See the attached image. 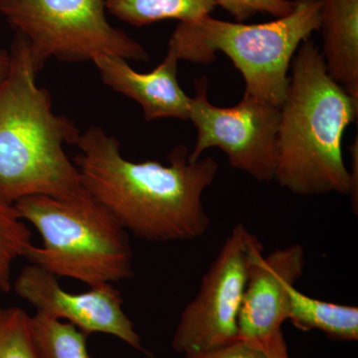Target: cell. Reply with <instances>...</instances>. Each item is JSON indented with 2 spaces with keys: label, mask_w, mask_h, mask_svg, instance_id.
I'll list each match as a JSON object with an SVG mask.
<instances>
[{
  "label": "cell",
  "mask_w": 358,
  "mask_h": 358,
  "mask_svg": "<svg viewBox=\"0 0 358 358\" xmlns=\"http://www.w3.org/2000/svg\"><path fill=\"white\" fill-rule=\"evenodd\" d=\"M73 159L82 185L127 232L150 242L189 241L201 237L211 220L202 196L219 164L213 157L190 162L178 145L167 166L155 160L124 159L120 141L99 127L80 134Z\"/></svg>",
  "instance_id": "cell-1"
},
{
  "label": "cell",
  "mask_w": 358,
  "mask_h": 358,
  "mask_svg": "<svg viewBox=\"0 0 358 358\" xmlns=\"http://www.w3.org/2000/svg\"><path fill=\"white\" fill-rule=\"evenodd\" d=\"M289 70L280 107L275 179L301 196L350 194L343 138L357 121L358 103L327 72L320 47L310 38L299 47Z\"/></svg>",
  "instance_id": "cell-2"
},
{
  "label": "cell",
  "mask_w": 358,
  "mask_h": 358,
  "mask_svg": "<svg viewBox=\"0 0 358 358\" xmlns=\"http://www.w3.org/2000/svg\"><path fill=\"white\" fill-rule=\"evenodd\" d=\"M10 69L0 81V197L9 203L32 195L69 197L84 189L65 145L79 129L55 114L48 90L36 83L29 44L15 33Z\"/></svg>",
  "instance_id": "cell-3"
},
{
  "label": "cell",
  "mask_w": 358,
  "mask_h": 358,
  "mask_svg": "<svg viewBox=\"0 0 358 358\" xmlns=\"http://www.w3.org/2000/svg\"><path fill=\"white\" fill-rule=\"evenodd\" d=\"M14 206L41 236L24 255L32 265L91 288L133 278L128 232L85 188L69 197L32 195Z\"/></svg>",
  "instance_id": "cell-4"
},
{
  "label": "cell",
  "mask_w": 358,
  "mask_h": 358,
  "mask_svg": "<svg viewBox=\"0 0 358 358\" xmlns=\"http://www.w3.org/2000/svg\"><path fill=\"white\" fill-rule=\"evenodd\" d=\"M320 25V0H294L291 13L270 22L246 24L208 15L178 23L169 47L179 60L195 64H209L223 53L241 73L245 96L281 107L294 54Z\"/></svg>",
  "instance_id": "cell-5"
},
{
  "label": "cell",
  "mask_w": 358,
  "mask_h": 358,
  "mask_svg": "<svg viewBox=\"0 0 358 358\" xmlns=\"http://www.w3.org/2000/svg\"><path fill=\"white\" fill-rule=\"evenodd\" d=\"M106 0H0V14L29 44L37 72L51 58L79 63L100 56L150 60L138 42L107 18Z\"/></svg>",
  "instance_id": "cell-6"
},
{
  "label": "cell",
  "mask_w": 358,
  "mask_h": 358,
  "mask_svg": "<svg viewBox=\"0 0 358 358\" xmlns=\"http://www.w3.org/2000/svg\"><path fill=\"white\" fill-rule=\"evenodd\" d=\"M264 250L259 238L238 223L202 278L196 296L181 313L171 341L176 353L211 350L238 339V317L250 263Z\"/></svg>",
  "instance_id": "cell-7"
},
{
  "label": "cell",
  "mask_w": 358,
  "mask_h": 358,
  "mask_svg": "<svg viewBox=\"0 0 358 358\" xmlns=\"http://www.w3.org/2000/svg\"><path fill=\"white\" fill-rule=\"evenodd\" d=\"M207 90L206 78L195 81L189 121L197 136L190 162L201 159L208 148H218L233 169L260 182L274 180L280 107L245 95L233 107H217L209 102Z\"/></svg>",
  "instance_id": "cell-8"
},
{
  "label": "cell",
  "mask_w": 358,
  "mask_h": 358,
  "mask_svg": "<svg viewBox=\"0 0 358 358\" xmlns=\"http://www.w3.org/2000/svg\"><path fill=\"white\" fill-rule=\"evenodd\" d=\"M13 289L20 298L47 317L73 324L87 336L105 334L150 355L133 322L124 312L122 294L113 284L92 287L85 293L64 291L58 278L37 266L23 268L13 282Z\"/></svg>",
  "instance_id": "cell-9"
},
{
  "label": "cell",
  "mask_w": 358,
  "mask_h": 358,
  "mask_svg": "<svg viewBox=\"0 0 358 358\" xmlns=\"http://www.w3.org/2000/svg\"><path fill=\"white\" fill-rule=\"evenodd\" d=\"M305 266L300 244L254 255L238 317V339L258 343L282 331L289 317V293Z\"/></svg>",
  "instance_id": "cell-10"
},
{
  "label": "cell",
  "mask_w": 358,
  "mask_h": 358,
  "mask_svg": "<svg viewBox=\"0 0 358 358\" xmlns=\"http://www.w3.org/2000/svg\"><path fill=\"white\" fill-rule=\"evenodd\" d=\"M179 61L169 47L162 62L148 73L136 72L126 59L117 56H100L93 63L103 83L141 106L145 121L169 117L189 121L192 96L178 83Z\"/></svg>",
  "instance_id": "cell-11"
},
{
  "label": "cell",
  "mask_w": 358,
  "mask_h": 358,
  "mask_svg": "<svg viewBox=\"0 0 358 358\" xmlns=\"http://www.w3.org/2000/svg\"><path fill=\"white\" fill-rule=\"evenodd\" d=\"M327 72L358 103V0H320Z\"/></svg>",
  "instance_id": "cell-12"
},
{
  "label": "cell",
  "mask_w": 358,
  "mask_h": 358,
  "mask_svg": "<svg viewBox=\"0 0 358 358\" xmlns=\"http://www.w3.org/2000/svg\"><path fill=\"white\" fill-rule=\"evenodd\" d=\"M289 322L296 329L322 331L338 341H357L358 308L317 300L294 287L289 293Z\"/></svg>",
  "instance_id": "cell-13"
},
{
  "label": "cell",
  "mask_w": 358,
  "mask_h": 358,
  "mask_svg": "<svg viewBox=\"0 0 358 358\" xmlns=\"http://www.w3.org/2000/svg\"><path fill=\"white\" fill-rule=\"evenodd\" d=\"M108 13L127 24L141 27L159 21L196 22L211 15L214 0H106Z\"/></svg>",
  "instance_id": "cell-14"
},
{
  "label": "cell",
  "mask_w": 358,
  "mask_h": 358,
  "mask_svg": "<svg viewBox=\"0 0 358 358\" xmlns=\"http://www.w3.org/2000/svg\"><path fill=\"white\" fill-rule=\"evenodd\" d=\"M30 334L38 358H92L87 334L62 320L36 312L30 315Z\"/></svg>",
  "instance_id": "cell-15"
},
{
  "label": "cell",
  "mask_w": 358,
  "mask_h": 358,
  "mask_svg": "<svg viewBox=\"0 0 358 358\" xmlns=\"http://www.w3.org/2000/svg\"><path fill=\"white\" fill-rule=\"evenodd\" d=\"M31 231L18 215L14 204L0 197V291L13 288L11 270L16 259L24 257L32 245Z\"/></svg>",
  "instance_id": "cell-16"
},
{
  "label": "cell",
  "mask_w": 358,
  "mask_h": 358,
  "mask_svg": "<svg viewBox=\"0 0 358 358\" xmlns=\"http://www.w3.org/2000/svg\"><path fill=\"white\" fill-rule=\"evenodd\" d=\"M30 315L20 308H0V358H38L33 345Z\"/></svg>",
  "instance_id": "cell-17"
},
{
  "label": "cell",
  "mask_w": 358,
  "mask_h": 358,
  "mask_svg": "<svg viewBox=\"0 0 358 358\" xmlns=\"http://www.w3.org/2000/svg\"><path fill=\"white\" fill-rule=\"evenodd\" d=\"M234 17L236 22L254 17L257 14H268L275 18L288 15L294 10V0H214Z\"/></svg>",
  "instance_id": "cell-18"
},
{
  "label": "cell",
  "mask_w": 358,
  "mask_h": 358,
  "mask_svg": "<svg viewBox=\"0 0 358 358\" xmlns=\"http://www.w3.org/2000/svg\"><path fill=\"white\" fill-rule=\"evenodd\" d=\"M183 358H268L260 345L237 339L211 350L185 353Z\"/></svg>",
  "instance_id": "cell-19"
},
{
  "label": "cell",
  "mask_w": 358,
  "mask_h": 358,
  "mask_svg": "<svg viewBox=\"0 0 358 358\" xmlns=\"http://www.w3.org/2000/svg\"><path fill=\"white\" fill-rule=\"evenodd\" d=\"M255 343L263 348L268 358H289L282 331Z\"/></svg>",
  "instance_id": "cell-20"
},
{
  "label": "cell",
  "mask_w": 358,
  "mask_h": 358,
  "mask_svg": "<svg viewBox=\"0 0 358 358\" xmlns=\"http://www.w3.org/2000/svg\"><path fill=\"white\" fill-rule=\"evenodd\" d=\"M350 155H352V169H350V178H352V205L353 211L357 214L358 208V140L357 136L350 148Z\"/></svg>",
  "instance_id": "cell-21"
},
{
  "label": "cell",
  "mask_w": 358,
  "mask_h": 358,
  "mask_svg": "<svg viewBox=\"0 0 358 358\" xmlns=\"http://www.w3.org/2000/svg\"><path fill=\"white\" fill-rule=\"evenodd\" d=\"M11 58L8 51L0 49V81L4 79L10 69Z\"/></svg>",
  "instance_id": "cell-22"
}]
</instances>
